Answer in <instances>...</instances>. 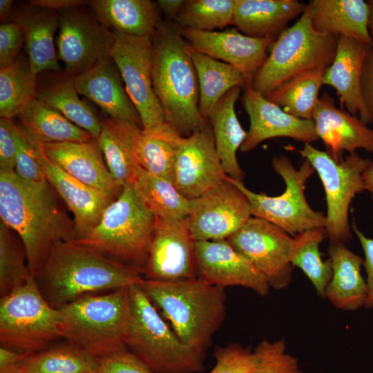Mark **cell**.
Segmentation results:
<instances>
[{"label":"cell","instance_id":"obj_1","mask_svg":"<svg viewBox=\"0 0 373 373\" xmlns=\"http://www.w3.org/2000/svg\"><path fill=\"white\" fill-rule=\"evenodd\" d=\"M48 180L30 182L0 171L1 221L21 240L30 274L36 276L58 242L77 238L73 220Z\"/></svg>","mask_w":373,"mask_h":373},{"label":"cell","instance_id":"obj_2","mask_svg":"<svg viewBox=\"0 0 373 373\" xmlns=\"http://www.w3.org/2000/svg\"><path fill=\"white\" fill-rule=\"evenodd\" d=\"M38 288L58 309L97 291H112L141 283L143 271L73 240L56 244L35 276Z\"/></svg>","mask_w":373,"mask_h":373},{"label":"cell","instance_id":"obj_3","mask_svg":"<svg viewBox=\"0 0 373 373\" xmlns=\"http://www.w3.org/2000/svg\"><path fill=\"white\" fill-rule=\"evenodd\" d=\"M152 38V82L166 122L183 137L208 123L199 110L200 90L190 46L174 22L163 21Z\"/></svg>","mask_w":373,"mask_h":373},{"label":"cell","instance_id":"obj_4","mask_svg":"<svg viewBox=\"0 0 373 373\" xmlns=\"http://www.w3.org/2000/svg\"><path fill=\"white\" fill-rule=\"evenodd\" d=\"M138 285L184 344L204 352L209 348L213 335L225 321V288L198 277L144 279Z\"/></svg>","mask_w":373,"mask_h":373},{"label":"cell","instance_id":"obj_5","mask_svg":"<svg viewBox=\"0 0 373 373\" xmlns=\"http://www.w3.org/2000/svg\"><path fill=\"white\" fill-rule=\"evenodd\" d=\"M62 338L97 358L127 350L128 287L87 295L57 309Z\"/></svg>","mask_w":373,"mask_h":373},{"label":"cell","instance_id":"obj_6","mask_svg":"<svg viewBox=\"0 0 373 373\" xmlns=\"http://www.w3.org/2000/svg\"><path fill=\"white\" fill-rule=\"evenodd\" d=\"M131 320L126 345L154 373H200L205 352L184 344L140 285L128 287Z\"/></svg>","mask_w":373,"mask_h":373},{"label":"cell","instance_id":"obj_7","mask_svg":"<svg viewBox=\"0 0 373 373\" xmlns=\"http://www.w3.org/2000/svg\"><path fill=\"white\" fill-rule=\"evenodd\" d=\"M337 39L314 28L308 3L298 19L270 45L269 55L250 86L265 97L278 85L300 73L327 68L336 55Z\"/></svg>","mask_w":373,"mask_h":373},{"label":"cell","instance_id":"obj_8","mask_svg":"<svg viewBox=\"0 0 373 373\" xmlns=\"http://www.w3.org/2000/svg\"><path fill=\"white\" fill-rule=\"evenodd\" d=\"M155 219L140 203L132 185H126L107 207L98 224L73 241L144 272Z\"/></svg>","mask_w":373,"mask_h":373},{"label":"cell","instance_id":"obj_9","mask_svg":"<svg viewBox=\"0 0 373 373\" xmlns=\"http://www.w3.org/2000/svg\"><path fill=\"white\" fill-rule=\"evenodd\" d=\"M62 338L59 311L41 295L34 276L0 300V344L28 355Z\"/></svg>","mask_w":373,"mask_h":373},{"label":"cell","instance_id":"obj_10","mask_svg":"<svg viewBox=\"0 0 373 373\" xmlns=\"http://www.w3.org/2000/svg\"><path fill=\"white\" fill-rule=\"evenodd\" d=\"M271 165L285 184V189L280 195L254 193L242 181L229 177L248 198L251 216L278 226L292 237L309 229L325 228V215L314 210L305 198L306 182L315 171L310 162L304 159L296 169L288 157L278 155L273 157Z\"/></svg>","mask_w":373,"mask_h":373},{"label":"cell","instance_id":"obj_11","mask_svg":"<svg viewBox=\"0 0 373 373\" xmlns=\"http://www.w3.org/2000/svg\"><path fill=\"white\" fill-rule=\"evenodd\" d=\"M295 151L310 162L323 183L327 204L325 230L329 244L350 242L352 239L350 206L357 194L365 191L362 175L372 160L355 151L336 162L309 143Z\"/></svg>","mask_w":373,"mask_h":373},{"label":"cell","instance_id":"obj_12","mask_svg":"<svg viewBox=\"0 0 373 373\" xmlns=\"http://www.w3.org/2000/svg\"><path fill=\"white\" fill-rule=\"evenodd\" d=\"M110 56L117 66L126 92L148 130L166 122L152 82V38L113 31Z\"/></svg>","mask_w":373,"mask_h":373},{"label":"cell","instance_id":"obj_13","mask_svg":"<svg viewBox=\"0 0 373 373\" xmlns=\"http://www.w3.org/2000/svg\"><path fill=\"white\" fill-rule=\"evenodd\" d=\"M225 240L251 262L270 287L281 290L289 287L294 269L289 260L292 236L286 231L264 219L251 216Z\"/></svg>","mask_w":373,"mask_h":373},{"label":"cell","instance_id":"obj_14","mask_svg":"<svg viewBox=\"0 0 373 373\" xmlns=\"http://www.w3.org/2000/svg\"><path fill=\"white\" fill-rule=\"evenodd\" d=\"M57 39L58 57L65 72L75 77L110 56L113 33L84 6L61 11Z\"/></svg>","mask_w":373,"mask_h":373},{"label":"cell","instance_id":"obj_15","mask_svg":"<svg viewBox=\"0 0 373 373\" xmlns=\"http://www.w3.org/2000/svg\"><path fill=\"white\" fill-rule=\"evenodd\" d=\"M251 206L245 194L227 180L191 200L186 218L195 241L227 239L251 217Z\"/></svg>","mask_w":373,"mask_h":373},{"label":"cell","instance_id":"obj_16","mask_svg":"<svg viewBox=\"0 0 373 373\" xmlns=\"http://www.w3.org/2000/svg\"><path fill=\"white\" fill-rule=\"evenodd\" d=\"M195 240L183 219L156 218L143 276L176 280L198 277Z\"/></svg>","mask_w":373,"mask_h":373},{"label":"cell","instance_id":"obj_17","mask_svg":"<svg viewBox=\"0 0 373 373\" xmlns=\"http://www.w3.org/2000/svg\"><path fill=\"white\" fill-rule=\"evenodd\" d=\"M227 176L208 120L202 130L183 137L175 164L173 183L182 195L191 200L225 181Z\"/></svg>","mask_w":373,"mask_h":373},{"label":"cell","instance_id":"obj_18","mask_svg":"<svg viewBox=\"0 0 373 373\" xmlns=\"http://www.w3.org/2000/svg\"><path fill=\"white\" fill-rule=\"evenodd\" d=\"M180 33L196 51L233 66L250 86L254 77L267 59L274 38L247 36L237 28L202 31L180 28Z\"/></svg>","mask_w":373,"mask_h":373},{"label":"cell","instance_id":"obj_19","mask_svg":"<svg viewBox=\"0 0 373 373\" xmlns=\"http://www.w3.org/2000/svg\"><path fill=\"white\" fill-rule=\"evenodd\" d=\"M195 258L198 277L210 284L242 287L262 297L269 291L265 276L225 239L196 241Z\"/></svg>","mask_w":373,"mask_h":373},{"label":"cell","instance_id":"obj_20","mask_svg":"<svg viewBox=\"0 0 373 373\" xmlns=\"http://www.w3.org/2000/svg\"><path fill=\"white\" fill-rule=\"evenodd\" d=\"M241 102L250 122L240 148L242 153H249L262 142L274 137H289L303 144L318 140L313 119H300L286 113L251 86L244 89Z\"/></svg>","mask_w":373,"mask_h":373},{"label":"cell","instance_id":"obj_21","mask_svg":"<svg viewBox=\"0 0 373 373\" xmlns=\"http://www.w3.org/2000/svg\"><path fill=\"white\" fill-rule=\"evenodd\" d=\"M41 145L52 162L111 201H115L121 194L124 188L111 176L97 140Z\"/></svg>","mask_w":373,"mask_h":373},{"label":"cell","instance_id":"obj_22","mask_svg":"<svg viewBox=\"0 0 373 373\" xmlns=\"http://www.w3.org/2000/svg\"><path fill=\"white\" fill-rule=\"evenodd\" d=\"M312 119L318 140L335 161L343 159V151L352 153L361 149L373 153V128L356 115L338 108L328 92L319 97Z\"/></svg>","mask_w":373,"mask_h":373},{"label":"cell","instance_id":"obj_23","mask_svg":"<svg viewBox=\"0 0 373 373\" xmlns=\"http://www.w3.org/2000/svg\"><path fill=\"white\" fill-rule=\"evenodd\" d=\"M73 78L78 93L94 102L108 117L142 129L141 117L111 56Z\"/></svg>","mask_w":373,"mask_h":373},{"label":"cell","instance_id":"obj_24","mask_svg":"<svg viewBox=\"0 0 373 373\" xmlns=\"http://www.w3.org/2000/svg\"><path fill=\"white\" fill-rule=\"evenodd\" d=\"M370 45L339 36L336 55L323 76V85L333 87L338 97L341 108L370 124L361 88L364 61Z\"/></svg>","mask_w":373,"mask_h":373},{"label":"cell","instance_id":"obj_25","mask_svg":"<svg viewBox=\"0 0 373 373\" xmlns=\"http://www.w3.org/2000/svg\"><path fill=\"white\" fill-rule=\"evenodd\" d=\"M10 21L16 23L23 32L33 73L38 75L44 72H61L54 44V35L59 27V12L28 2L14 6Z\"/></svg>","mask_w":373,"mask_h":373},{"label":"cell","instance_id":"obj_26","mask_svg":"<svg viewBox=\"0 0 373 373\" xmlns=\"http://www.w3.org/2000/svg\"><path fill=\"white\" fill-rule=\"evenodd\" d=\"M41 160L47 180L73 215L75 240L85 236L98 224L113 202L52 162L42 147Z\"/></svg>","mask_w":373,"mask_h":373},{"label":"cell","instance_id":"obj_27","mask_svg":"<svg viewBox=\"0 0 373 373\" xmlns=\"http://www.w3.org/2000/svg\"><path fill=\"white\" fill-rule=\"evenodd\" d=\"M306 6L297 0H235L233 25L247 36L276 39Z\"/></svg>","mask_w":373,"mask_h":373},{"label":"cell","instance_id":"obj_28","mask_svg":"<svg viewBox=\"0 0 373 373\" xmlns=\"http://www.w3.org/2000/svg\"><path fill=\"white\" fill-rule=\"evenodd\" d=\"M328 254L332 276L324 298L343 311H355L364 307L367 296L366 280L361 272L364 259L344 243L329 244Z\"/></svg>","mask_w":373,"mask_h":373},{"label":"cell","instance_id":"obj_29","mask_svg":"<svg viewBox=\"0 0 373 373\" xmlns=\"http://www.w3.org/2000/svg\"><path fill=\"white\" fill-rule=\"evenodd\" d=\"M312 25L318 32L350 38L367 45L373 39L368 24L370 7L363 0H312Z\"/></svg>","mask_w":373,"mask_h":373},{"label":"cell","instance_id":"obj_30","mask_svg":"<svg viewBox=\"0 0 373 373\" xmlns=\"http://www.w3.org/2000/svg\"><path fill=\"white\" fill-rule=\"evenodd\" d=\"M141 129L108 117L102 119L97 141L111 176L123 188L133 185L142 169L135 151Z\"/></svg>","mask_w":373,"mask_h":373},{"label":"cell","instance_id":"obj_31","mask_svg":"<svg viewBox=\"0 0 373 373\" xmlns=\"http://www.w3.org/2000/svg\"><path fill=\"white\" fill-rule=\"evenodd\" d=\"M88 6L106 27L128 35L152 37L163 21L151 0H91Z\"/></svg>","mask_w":373,"mask_h":373},{"label":"cell","instance_id":"obj_32","mask_svg":"<svg viewBox=\"0 0 373 373\" xmlns=\"http://www.w3.org/2000/svg\"><path fill=\"white\" fill-rule=\"evenodd\" d=\"M49 73L42 80L37 79L35 98L59 112L97 140L101 132L102 119L89 104L79 97L73 77L65 71Z\"/></svg>","mask_w":373,"mask_h":373},{"label":"cell","instance_id":"obj_33","mask_svg":"<svg viewBox=\"0 0 373 373\" xmlns=\"http://www.w3.org/2000/svg\"><path fill=\"white\" fill-rule=\"evenodd\" d=\"M241 89L234 87L228 91L213 107L207 119L211 125L216 151L225 173L231 178L242 181L245 173L238 164L236 153L247 132L235 111Z\"/></svg>","mask_w":373,"mask_h":373},{"label":"cell","instance_id":"obj_34","mask_svg":"<svg viewBox=\"0 0 373 373\" xmlns=\"http://www.w3.org/2000/svg\"><path fill=\"white\" fill-rule=\"evenodd\" d=\"M17 124L40 144L87 142L94 139L55 109L35 98L17 116Z\"/></svg>","mask_w":373,"mask_h":373},{"label":"cell","instance_id":"obj_35","mask_svg":"<svg viewBox=\"0 0 373 373\" xmlns=\"http://www.w3.org/2000/svg\"><path fill=\"white\" fill-rule=\"evenodd\" d=\"M183 136L164 122L141 129L136 141V156L141 167L173 182V171Z\"/></svg>","mask_w":373,"mask_h":373},{"label":"cell","instance_id":"obj_36","mask_svg":"<svg viewBox=\"0 0 373 373\" xmlns=\"http://www.w3.org/2000/svg\"><path fill=\"white\" fill-rule=\"evenodd\" d=\"M190 55L198 79L199 110L202 116L207 119L213 107L228 91L234 87L244 90L247 84L241 73L233 66L198 52L191 46Z\"/></svg>","mask_w":373,"mask_h":373},{"label":"cell","instance_id":"obj_37","mask_svg":"<svg viewBox=\"0 0 373 373\" xmlns=\"http://www.w3.org/2000/svg\"><path fill=\"white\" fill-rule=\"evenodd\" d=\"M132 186L140 203L155 218L183 219L188 216L191 200L167 179L142 169Z\"/></svg>","mask_w":373,"mask_h":373},{"label":"cell","instance_id":"obj_38","mask_svg":"<svg viewBox=\"0 0 373 373\" xmlns=\"http://www.w3.org/2000/svg\"><path fill=\"white\" fill-rule=\"evenodd\" d=\"M326 69L316 68L300 73L278 85L265 97L291 115L312 119Z\"/></svg>","mask_w":373,"mask_h":373},{"label":"cell","instance_id":"obj_39","mask_svg":"<svg viewBox=\"0 0 373 373\" xmlns=\"http://www.w3.org/2000/svg\"><path fill=\"white\" fill-rule=\"evenodd\" d=\"M37 76L31 69L27 56L0 68V116L17 117L36 97Z\"/></svg>","mask_w":373,"mask_h":373},{"label":"cell","instance_id":"obj_40","mask_svg":"<svg viewBox=\"0 0 373 373\" xmlns=\"http://www.w3.org/2000/svg\"><path fill=\"white\" fill-rule=\"evenodd\" d=\"M326 237L324 227L303 231L292 237L289 260L294 267L300 268L324 298L326 287L332 276L330 259L323 261L319 245Z\"/></svg>","mask_w":373,"mask_h":373},{"label":"cell","instance_id":"obj_41","mask_svg":"<svg viewBox=\"0 0 373 373\" xmlns=\"http://www.w3.org/2000/svg\"><path fill=\"white\" fill-rule=\"evenodd\" d=\"M97 358L68 343L28 355L17 373H95Z\"/></svg>","mask_w":373,"mask_h":373},{"label":"cell","instance_id":"obj_42","mask_svg":"<svg viewBox=\"0 0 373 373\" xmlns=\"http://www.w3.org/2000/svg\"><path fill=\"white\" fill-rule=\"evenodd\" d=\"M0 222V297L24 285L31 274L23 242L19 236Z\"/></svg>","mask_w":373,"mask_h":373},{"label":"cell","instance_id":"obj_43","mask_svg":"<svg viewBox=\"0 0 373 373\" xmlns=\"http://www.w3.org/2000/svg\"><path fill=\"white\" fill-rule=\"evenodd\" d=\"M235 0H186L174 23L181 28L213 31L233 25Z\"/></svg>","mask_w":373,"mask_h":373},{"label":"cell","instance_id":"obj_44","mask_svg":"<svg viewBox=\"0 0 373 373\" xmlns=\"http://www.w3.org/2000/svg\"><path fill=\"white\" fill-rule=\"evenodd\" d=\"M16 139L15 173L22 180L30 182L46 180L41 160V144L30 138L17 125Z\"/></svg>","mask_w":373,"mask_h":373},{"label":"cell","instance_id":"obj_45","mask_svg":"<svg viewBox=\"0 0 373 373\" xmlns=\"http://www.w3.org/2000/svg\"><path fill=\"white\" fill-rule=\"evenodd\" d=\"M254 350L259 361L251 373H304L297 358L287 352L283 339L263 340Z\"/></svg>","mask_w":373,"mask_h":373},{"label":"cell","instance_id":"obj_46","mask_svg":"<svg viewBox=\"0 0 373 373\" xmlns=\"http://www.w3.org/2000/svg\"><path fill=\"white\" fill-rule=\"evenodd\" d=\"M213 356L216 365L209 373H251L259 361L254 350L237 343L217 346Z\"/></svg>","mask_w":373,"mask_h":373},{"label":"cell","instance_id":"obj_47","mask_svg":"<svg viewBox=\"0 0 373 373\" xmlns=\"http://www.w3.org/2000/svg\"><path fill=\"white\" fill-rule=\"evenodd\" d=\"M95 373H154L127 350L97 358Z\"/></svg>","mask_w":373,"mask_h":373},{"label":"cell","instance_id":"obj_48","mask_svg":"<svg viewBox=\"0 0 373 373\" xmlns=\"http://www.w3.org/2000/svg\"><path fill=\"white\" fill-rule=\"evenodd\" d=\"M25 43L21 28L15 22L1 23L0 26V68L14 63Z\"/></svg>","mask_w":373,"mask_h":373},{"label":"cell","instance_id":"obj_49","mask_svg":"<svg viewBox=\"0 0 373 373\" xmlns=\"http://www.w3.org/2000/svg\"><path fill=\"white\" fill-rule=\"evenodd\" d=\"M17 124L13 119H0V171L15 172L17 155Z\"/></svg>","mask_w":373,"mask_h":373},{"label":"cell","instance_id":"obj_50","mask_svg":"<svg viewBox=\"0 0 373 373\" xmlns=\"http://www.w3.org/2000/svg\"><path fill=\"white\" fill-rule=\"evenodd\" d=\"M355 235L358 238L364 252L363 265L367 274V296L364 307L373 308V239L367 237L356 226L354 220L352 224Z\"/></svg>","mask_w":373,"mask_h":373},{"label":"cell","instance_id":"obj_51","mask_svg":"<svg viewBox=\"0 0 373 373\" xmlns=\"http://www.w3.org/2000/svg\"><path fill=\"white\" fill-rule=\"evenodd\" d=\"M361 88L363 100L373 128V44L370 45L364 61Z\"/></svg>","mask_w":373,"mask_h":373},{"label":"cell","instance_id":"obj_52","mask_svg":"<svg viewBox=\"0 0 373 373\" xmlns=\"http://www.w3.org/2000/svg\"><path fill=\"white\" fill-rule=\"evenodd\" d=\"M28 354L15 350L0 347V373H17V371Z\"/></svg>","mask_w":373,"mask_h":373},{"label":"cell","instance_id":"obj_53","mask_svg":"<svg viewBox=\"0 0 373 373\" xmlns=\"http://www.w3.org/2000/svg\"><path fill=\"white\" fill-rule=\"evenodd\" d=\"M28 2L32 5L49 8L58 12L88 5V1L82 0H32Z\"/></svg>","mask_w":373,"mask_h":373},{"label":"cell","instance_id":"obj_54","mask_svg":"<svg viewBox=\"0 0 373 373\" xmlns=\"http://www.w3.org/2000/svg\"><path fill=\"white\" fill-rule=\"evenodd\" d=\"M184 1L185 0H158L157 2L167 21L174 22Z\"/></svg>","mask_w":373,"mask_h":373},{"label":"cell","instance_id":"obj_55","mask_svg":"<svg viewBox=\"0 0 373 373\" xmlns=\"http://www.w3.org/2000/svg\"><path fill=\"white\" fill-rule=\"evenodd\" d=\"M14 8L12 0L0 1V21L2 23L10 22Z\"/></svg>","mask_w":373,"mask_h":373},{"label":"cell","instance_id":"obj_56","mask_svg":"<svg viewBox=\"0 0 373 373\" xmlns=\"http://www.w3.org/2000/svg\"><path fill=\"white\" fill-rule=\"evenodd\" d=\"M362 176L365 190L370 193L373 201V161L363 171Z\"/></svg>","mask_w":373,"mask_h":373},{"label":"cell","instance_id":"obj_57","mask_svg":"<svg viewBox=\"0 0 373 373\" xmlns=\"http://www.w3.org/2000/svg\"><path fill=\"white\" fill-rule=\"evenodd\" d=\"M370 7V17H369V31L370 34L373 39V0L367 1Z\"/></svg>","mask_w":373,"mask_h":373},{"label":"cell","instance_id":"obj_58","mask_svg":"<svg viewBox=\"0 0 373 373\" xmlns=\"http://www.w3.org/2000/svg\"><path fill=\"white\" fill-rule=\"evenodd\" d=\"M18 373H21V372H18Z\"/></svg>","mask_w":373,"mask_h":373}]
</instances>
